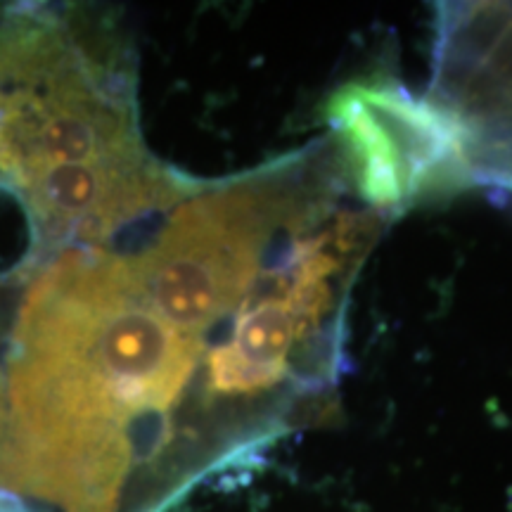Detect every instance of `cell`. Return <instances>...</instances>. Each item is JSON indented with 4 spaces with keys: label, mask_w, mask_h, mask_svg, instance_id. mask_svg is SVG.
I'll return each mask as SVG.
<instances>
[{
    "label": "cell",
    "mask_w": 512,
    "mask_h": 512,
    "mask_svg": "<svg viewBox=\"0 0 512 512\" xmlns=\"http://www.w3.org/2000/svg\"><path fill=\"white\" fill-rule=\"evenodd\" d=\"M278 183H242L183 204L150 252L131 261L147 302L185 335H200L252 287L278 219Z\"/></svg>",
    "instance_id": "3"
},
{
    "label": "cell",
    "mask_w": 512,
    "mask_h": 512,
    "mask_svg": "<svg viewBox=\"0 0 512 512\" xmlns=\"http://www.w3.org/2000/svg\"><path fill=\"white\" fill-rule=\"evenodd\" d=\"M197 349L152 309L131 261L57 259L17 318L0 479L48 512H117L133 470L166 446Z\"/></svg>",
    "instance_id": "1"
},
{
    "label": "cell",
    "mask_w": 512,
    "mask_h": 512,
    "mask_svg": "<svg viewBox=\"0 0 512 512\" xmlns=\"http://www.w3.org/2000/svg\"><path fill=\"white\" fill-rule=\"evenodd\" d=\"M328 119L358 190L375 207H401L465 178L467 136L441 105L415 102L392 86L351 83L332 95Z\"/></svg>",
    "instance_id": "4"
},
{
    "label": "cell",
    "mask_w": 512,
    "mask_h": 512,
    "mask_svg": "<svg viewBox=\"0 0 512 512\" xmlns=\"http://www.w3.org/2000/svg\"><path fill=\"white\" fill-rule=\"evenodd\" d=\"M150 166L131 114L53 27L0 36V171L19 190L60 169Z\"/></svg>",
    "instance_id": "2"
}]
</instances>
